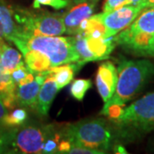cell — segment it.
I'll return each instance as SVG.
<instances>
[{"label": "cell", "instance_id": "cell-24", "mask_svg": "<svg viewBox=\"0 0 154 154\" xmlns=\"http://www.w3.org/2000/svg\"><path fill=\"white\" fill-rule=\"evenodd\" d=\"M30 72L31 71L28 69V67L26 66V64H25V63L23 62L22 63L18 65L13 71L11 72V79L17 85L22 79H24L25 77L27 76Z\"/></svg>", "mask_w": 154, "mask_h": 154}, {"label": "cell", "instance_id": "cell-11", "mask_svg": "<svg viewBox=\"0 0 154 154\" xmlns=\"http://www.w3.org/2000/svg\"><path fill=\"white\" fill-rule=\"evenodd\" d=\"M46 77L47 75L45 72L38 73L35 74L33 82L22 85H17L16 98L17 105L36 110L38 93L41 85L43 84Z\"/></svg>", "mask_w": 154, "mask_h": 154}, {"label": "cell", "instance_id": "cell-25", "mask_svg": "<svg viewBox=\"0 0 154 154\" xmlns=\"http://www.w3.org/2000/svg\"><path fill=\"white\" fill-rule=\"evenodd\" d=\"M69 154H103L105 153V152L100 151V150H96V149L88 148L82 146H77L75 144H72L70 146L69 150L67 152Z\"/></svg>", "mask_w": 154, "mask_h": 154}, {"label": "cell", "instance_id": "cell-30", "mask_svg": "<svg viewBox=\"0 0 154 154\" xmlns=\"http://www.w3.org/2000/svg\"><path fill=\"white\" fill-rule=\"evenodd\" d=\"M140 0H126L123 4V6L125 5H137Z\"/></svg>", "mask_w": 154, "mask_h": 154}, {"label": "cell", "instance_id": "cell-15", "mask_svg": "<svg viewBox=\"0 0 154 154\" xmlns=\"http://www.w3.org/2000/svg\"><path fill=\"white\" fill-rule=\"evenodd\" d=\"M22 55L24 57L26 66L33 74L45 72L52 68L49 57L38 51L26 50L22 52Z\"/></svg>", "mask_w": 154, "mask_h": 154}, {"label": "cell", "instance_id": "cell-29", "mask_svg": "<svg viewBox=\"0 0 154 154\" xmlns=\"http://www.w3.org/2000/svg\"><path fill=\"white\" fill-rule=\"evenodd\" d=\"M137 5L140 7L141 10H143L145 8L154 6V0H140Z\"/></svg>", "mask_w": 154, "mask_h": 154}, {"label": "cell", "instance_id": "cell-19", "mask_svg": "<svg viewBox=\"0 0 154 154\" xmlns=\"http://www.w3.org/2000/svg\"><path fill=\"white\" fill-rule=\"evenodd\" d=\"M105 33L106 29L104 23L100 20L99 14L92 15L88 18L87 27L83 33V35L85 37L105 38Z\"/></svg>", "mask_w": 154, "mask_h": 154}, {"label": "cell", "instance_id": "cell-20", "mask_svg": "<svg viewBox=\"0 0 154 154\" xmlns=\"http://www.w3.org/2000/svg\"><path fill=\"white\" fill-rule=\"evenodd\" d=\"M74 44H75V48L80 57V60L77 63L78 64L82 66L86 63L96 61L94 55L88 48L87 38L83 34H77L75 36Z\"/></svg>", "mask_w": 154, "mask_h": 154}, {"label": "cell", "instance_id": "cell-17", "mask_svg": "<svg viewBox=\"0 0 154 154\" xmlns=\"http://www.w3.org/2000/svg\"><path fill=\"white\" fill-rule=\"evenodd\" d=\"M88 48L94 54L96 61L105 60L110 57L111 51L115 48L116 43L111 38H93V37H86Z\"/></svg>", "mask_w": 154, "mask_h": 154}, {"label": "cell", "instance_id": "cell-31", "mask_svg": "<svg viewBox=\"0 0 154 154\" xmlns=\"http://www.w3.org/2000/svg\"><path fill=\"white\" fill-rule=\"evenodd\" d=\"M114 149H115L116 152H117V153H126V150L123 148L121 145H116V146H115Z\"/></svg>", "mask_w": 154, "mask_h": 154}, {"label": "cell", "instance_id": "cell-28", "mask_svg": "<svg viewBox=\"0 0 154 154\" xmlns=\"http://www.w3.org/2000/svg\"><path fill=\"white\" fill-rule=\"evenodd\" d=\"M7 113H8V109L6 108L5 104L3 103L2 99H0V126H3L2 122H3L4 117L7 115Z\"/></svg>", "mask_w": 154, "mask_h": 154}, {"label": "cell", "instance_id": "cell-9", "mask_svg": "<svg viewBox=\"0 0 154 154\" xmlns=\"http://www.w3.org/2000/svg\"><path fill=\"white\" fill-rule=\"evenodd\" d=\"M98 0H75L74 5L63 15L66 33L77 35L81 23L91 17L94 13Z\"/></svg>", "mask_w": 154, "mask_h": 154}, {"label": "cell", "instance_id": "cell-6", "mask_svg": "<svg viewBox=\"0 0 154 154\" xmlns=\"http://www.w3.org/2000/svg\"><path fill=\"white\" fill-rule=\"evenodd\" d=\"M57 132L51 124L24 122L8 130V153H43L45 144Z\"/></svg>", "mask_w": 154, "mask_h": 154}, {"label": "cell", "instance_id": "cell-14", "mask_svg": "<svg viewBox=\"0 0 154 154\" xmlns=\"http://www.w3.org/2000/svg\"><path fill=\"white\" fill-rule=\"evenodd\" d=\"M16 88L17 84L12 81L11 75H8L4 71L0 53V99L8 110L14 109L17 105Z\"/></svg>", "mask_w": 154, "mask_h": 154}, {"label": "cell", "instance_id": "cell-4", "mask_svg": "<svg viewBox=\"0 0 154 154\" xmlns=\"http://www.w3.org/2000/svg\"><path fill=\"white\" fill-rule=\"evenodd\" d=\"M75 37L43 36L21 33L13 43L21 51L35 50L49 57L52 67L78 63L79 55L75 48Z\"/></svg>", "mask_w": 154, "mask_h": 154}, {"label": "cell", "instance_id": "cell-18", "mask_svg": "<svg viewBox=\"0 0 154 154\" xmlns=\"http://www.w3.org/2000/svg\"><path fill=\"white\" fill-rule=\"evenodd\" d=\"M0 53H1V63L6 74L11 75L18 65L22 63V53L17 50L11 47V45L6 44L3 40L0 42Z\"/></svg>", "mask_w": 154, "mask_h": 154}, {"label": "cell", "instance_id": "cell-8", "mask_svg": "<svg viewBox=\"0 0 154 154\" xmlns=\"http://www.w3.org/2000/svg\"><path fill=\"white\" fill-rule=\"evenodd\" d=\"M138 5H125L110 12L99 14L100 20L105 25V38L114 37L131 23L141 12Z\"/></svg>", "mask_w": 154, "mask_h": 154}, {"label": "cell", "instance_id": "cell-12", "mask_svg": "<svg viewBox=\"0 0 154 154\" xmlns=\"http://www.w3.org/2000/svg\"><path fill=\"white\" fill-rule=\"evenodd\" d=\"M59 89L57 87L54 77L47 75L39 90L37 99L36 110L41 116H47L50 107Z\"/></svg>", "mask_w": 154, "mask_h": 154}, {"label": "cell", "instance_id": "cell-7", "mask_svg": "<svg viewBox=\"0 0 154 154\" xmlns=\"http://www.w3.org/2000/svg\"><path fill=\"white\" fill-rule=\"evenodd\" d=\"M14 18L21 33L43 36H60L66 33L63 15L58 13L17 10L14 11Z\"/></svg>", "mask_w": 154, "mask_h": 154}, {"label": "cell", "instance_id": "cell-1", "mask_svg": "<svg viewBox=\"0 0 154 154\" xmlns=\"http://www.w3.org/2000/svg\"><path fill=\"white\" fill-rule=\"evenodd\" d=\"M116 137L133 141L154 129V91L122 109L117 118L110 119Z\"/></svg>", "mask_w": 154, "mask_h": 154}, {"label": "cell", "instance_id": "cell-21", "mask_svg": "<svg viewBox=\"0 0 154 154\" xmlns=\"http://www.w3.org/2000/svg\"><path fill=\"white\" fill-rule=\"evenodd\" d=\"M92 84L90 79H78L74 81L70 87L72 97L78 101H82L88 90L92 88Z\"/></svg>", "mask_w": 154, "mask_h": 154}, {"label": "cell", "instance_id": "cell-26", "mask_svg": "<svg viewBox=\"0 0 154 154\" xmlns=\"http://www.w3.org/2000/svg\"><path fill=\"white\" fill-rule=\"evenodd\" d=\"M9 151V135L8 130L0 126V153H8Z\"/></svg>", "mask_w": 154, "mask_h": 154}, {"label": "cell", "instance_id": "cell-27", "mask_svg": "<svg viewBox=\"0 0 154 154\" xmlns=\"http://www.w3.org/2000/svg\"><path fill=\"white\" fill-rule=\"evenodd\" d=\"M126 0H105L103 5V12H110L123 6Z\"/></svg>", "mask_w": 154, "mask_h": 154}, {"label": "cell", "instance_id": "cell-2", "mask_svg": "<svg viewBox=\"0 0 154 154\" xmlns=\"http://www.w3.org/2000/svg\"><path fill=\"white\" fill-rule=\"evenodd\" d=\"M117 83L114 94L103 107L110 105L122 107L139 94L154 76V63L147 59L122 60L117 68Z\"/></svg>", "mask_w": 154, "mask_h": 154}, {"label": "cell", "instance_id": "cell-32", "mask_svg": "<svg viewBox=\"0 0 154 154\" xmlns=\"http://www.w3.org/2000/svg\"><path fill=\"white\" fill-rule=\"evenodd\" d=\"M4 40V35H3V31H2V28L0 25V41Z\"/></svg>", "mask_w": 154, "mask_h": 154}, {"label": "cell", "instance_id": "cell-23", "mask_svg": "<svg viewBox=\"0 0 154 154\" xmlns=\"http://www.w3.org/2000/svg\"><path fill=\"white\" fill-rule=\"evenodd\" d=\"M71 3V0H33V7L38 9L41 5H46L51 6L55 10H61L69 6Z\"/></svg>", "mask_w": 154, "mask_h": 154}, {"label": "cell", "instance_id": "cell-5", "mask_svg": "<svg viewBox=\"0 0 154 154\" xmlns=\"http://www.w3.org/2000/svg\"><path fill=\"white\" fill-rule=\"evenodd\" d=\"M60 131L62 138L70 143L105 152L112 147L116 137L113 126L100 117L77 122L67 125Z\"/></svg>", "mask_w": 154, "mask_h": 154}, {"label": "cell", "instance_id": "cell-13", "mask_svg": "<svg viewBox=\"0 0 154 154\" xmlns=\"http://www.w3.org/2000/svg\"><path fill=\"white\" fill-rule=\"evenodd\" d=\"M0 25L4 38L8 41L13 42L21 33L20 28L14 18V11L4 0H0Z\"/></svg>", "mask_w": 154, "mask_h": 154}, {"label": "cell", "instance_id": "cell-10", "mask_svg": "<svg viewBox=\"0 0 154 154\" xmlns=\"http://www.w3.org/2000/svg\"><path fill=\"white\" fill-rule=\"evenodd\" d=\"M117 78V69L112 63L105 62L99 65L96 75V86L104 103H106L115 93Z\"/></svg>", "mask_w": 154, "mask_h": 154}, {"label": "cell", "instance_id": "cell-3", "mask_svg": "<svg viewBox=\"0 0 154 154\" xmlns=\"http://www.w3.org/2000/svg\"><path fill=\"white\" fill-rule=\"evenodd\" d=\"M113 39L116 45L133 55L154 57V6L143 9Z\"/></svg>", "mask_w": 154, "mask_h": 154}, {"label": "cell", "instance_id": "cell-22", "mask_svg": "<svg viewBox=\"0 0 154 154\" xmlns=\"http://www.w3.org/2000/svg\"><path fill=\"white\" fill-rule=\"evenodd\" d=\"M28 118V113L24 109H16L11 113H7V115L4 117L2 124L3 126H19L24 123Z\"/></svg>", "mask_w": 154, "mask_h": 154}, {"label": "cell", "instance_id": "cell-16", "mask_svg": "<svg viewBox=\"0 0 154 154\" xmlns=\"http://www.w3.org/2000/svg\"><path fill=\"white\" fill-rule=\"evenodd\" d=\"M80 67V64H72L70 63L59 66L52 67L45 73L46 74V75L54 77L57 87L60 90L71 82L72 80L74 79L75 73Z\"/></svg>", "mask_w": 154, "mask_h": 154}]
</instances>
